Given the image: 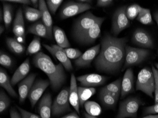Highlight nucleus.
Returning <instances> with one entry per match:
<instances>
[{
    "instance_id": "20",
    "label": "nucleus",
    "mask_w": 158,
    "mask_h": 118,
    "mask_svg": "<svg viewBox=\"0 0 158 118\" xmlns=\"http://www.w3.org/2000/svg\"><path fill=\"white\" fill-rule=\"evenodd\" d=\"M69 101L70 104L75 109V111L80 114V103L78 87L76 82V78L74 74H72L69 90Z\"/></svg>"
},
{
    "instance_id": "43",
    "label": "nucleus",
    "mask_w": 158,
    "mask_h": 118,
    "mask_svg": "<svg viewBox=\"0 0 158 118\" xmlns=\"http://www.w3.org/2000/svg\"><path fill=\"white\" fill-rule=\"evenodd\" d=\"M112 0H98L97 2V6L100 7H107L113 3Z\"/></svg>"
},
{
    "instance_id": "39",
    "label": "nucleus",
    "mask_w": 158,
    "mask_h": 118,
    "mask_svg": "<svg viewBox=\"0 0 158 118\" xmlns=\"http://www.w3.org/2000/svg\"><path fill=\"white\" fill-rule=\"evenodd\" d=\"M0 64L6 68H10L12 65V59L8 55L1 51Z\"/></svg>"
},
{
    "instance_id": "24",
    "label": "nucleus",
    "mask_w": 158,
    "mask_h": 118,
    "mask_svg": "<svg viewBox=\"0 0 158 118\" xmlns=\"http://www.w3.org/2000/svg\"><path fill=\"white\" fill-rule=\"evenodd\" d=\"M0 85L5 89L10 96L14 98H17L18 95L13 89L9 77L6 71L1 68L0 70Z\"/></svg>"
},
{
    "instance_id": "30",
    "label": "nucleus",
    "mask_w": 158,
    "mask_h": 118,
    "mask_svg": "<svg viewBox=\"0 0 158 118\" xmlns=\"http://www.w3.org/2000/svg\"><path fill=\"white\" fill-rule=\"evenodd\" d=\"M136 19L141 23L145 25L153 24V20L150 10L142 8V7L140 8L139 14Z\"/></svg>"
},
{
    "instance_id": "23",
    "label": "nucleus",
    "mask_w": 158,
    "mask_h": 118,
    "mask_svg": "<svg viewBox=\"0 0 158 118\" xmlns=\"http://www.w3.org/2000/svg\"><path fill=\"white\" fill-rule=\"evenodd\" d=\"M53 32L54 38L58 46L63 49L70 47V43L65 32L62 28L55 26L53 28Z\"/></svg>"
},
{
    "instance_id": "28",
    "label": "nucleus",
    "mask_w": 158,
    "mask_h": 118,
    "mask_svg": "<svg viewBox=\"0 0 158 118\" xmlns=\"http://www.w3.org/2000/svg\"><path fill=\"white\" fill-rule=\"evenodd\" d=\"M6 42L9 49L16 55L23 54L25 50L24 46L14 38H7Z\"/></svg>"
},
{
    "instance_id": "38",
    "label": "nucleus",
    "mask_w": 158,
    "mask_h": 118,
    "mask_svg": "<svg viewBox=\"0 0 158 118\" xmlns=\"http://www.w3.org/2000/svg\"><path fill=\"white\" fill-rule=\"evenodd\" d=\"M64 50L68 58L70 59H77L82 55L81 51L77 49L68 48Z\"/></svg>"
},
{
    "instance_id": "3",
    "label": "nucleus",
    "mask_w": 158,
    "mask_h": 118,
    "mask_svg": "<svg viewBox=\"0 0 158 118\" xmlns=\"http://www.w3.org/2000/svg\"><path fill=\"white\" fill-rule=\"evenodd\" d=\"M155 88V79L152 69L148 67L142 69L137 76L136 90L141 91L153 98Z\"/></svg>"
},
{
    "instance_id": "51",
    "label": "nucleus",
    "mask_w": 158,
    "mask_h": 118,
    "mask_svg": "<svg viewBox=\"0 0 158 118\" xmlns=\"http://www.w3.org/2000/svg\"><path fill=\"white\" fill-rule=\"evenodd\" d=\"M79 2H82V3H88L89 4L90 3L92 2V1H88V0H80L78 1Z\"/></svg>"
},
{
    "instance_id": "50",
    "label": "nucleus",
    "mask_w": 158,
    "mask_h": 118,
    "mask_svg": "<svg viewBox=\"0 0 158 118\" xmlns=\"http://www.w3.org/2000/svg\"><path fill=\"white\" fill-rule=\"evenodd\" d=\"M84 116L85 118H98L97 117H95V116H91V115H89L86 112H84Z\"/></svg>"
},
{
    "instance_id": "35",
    "label": "nucleus",
    "mask_w": 158,
    "mask_h": 118,
    "mask_svg": "<svg viewBox=\"0 0 158 118\" xmlns=\"http://www.w3.org/2000/svg\"><path fill=\"white\" fill-rule=\"evenodd\" d=\"M141 6L137 4H132L127 7L126 14L129 20H134L137 18Z\"/></svg>"
},
{
    "instance_id": "26",
    "label": "nucleus",
    "mask_w": 158,
    "mask_h": 118,
    "mask_svg": "<svg viewBox=\"0 0 158 118\" xmlns=\"http://www.w3.org/2000/svg\"><path fill=\"white\" fill-rule=\"evenodd\" d=\"M27 33L32 34L40 37L48 39L47 28L42 21H38L28 27Z\"/></svg>"
},
{
    "instance_id": "15",
    "label": "nucleus",
    "mask_w": 158,
    "mask_h": 118,
    "mask_svg": "<svg viewBox=\"0 0 158 118\" xmlns=\"http://www.w3.org/2000/svg\"><path fill=\"white\" fill-rule=\"evenodd\" d=\"M100 44L97 45L87 50L74 62L76 67L83 68L89 66L94 59L100 52Z\"/></svg>"
},
{
    "instance_id": "42",
    "label": "nucleus",
    "mask_w": 158,
    "mask_h": 118,
    "mask_svg": "<svg viewBox=\"0 0 158 118\" xmlns=\"http://www.w3.org/2000/svg\"><path fill=\"white\" fill-rule=\"evenodd\" d=\"M158 113V103L152 106H148L144 109V114L150 115Z\"/></svg>"
},
{
    "instance_id": "7",
    "label": "nucleus",
    "mask_w": 158,
    "mask_h": 118,
    "mask_svg": "<svg viewBox=\"0 0 158 118\" xmlns=\"http://www.w3.org/2000/svg\"><path fill=\"white\" fill-rule=\"evenodd\" d=\"M70 88L62 89L53 102L51 114L53 116H59L71 111L69 101Z\"/></svg>"
},
{
    "instance_id": "19",
    "label": "nucleus",
    "mask_w": 158,
    "mask_h": 118,
    "mask_svg": "<svg viewBox=\"0 0 158 118\" xmlns=\"http://www.w3.org/2000/svg\"><path fill=\"white\" fill-rule=\"evenodd\" d=\"M39 2H40V4H39V8L41 12L42 21L47 28L48 39H53V35H52L53 20L51 18V15L50 14L49 11L48 10L46 2L44 0H40Z\"/></svg>"
},
{
    "instance_id": "55",
    "label": "nucleus",
    "mask_w": 158,
    "mask_h": 118,
    "mask_svg": "<svg viewBox=\"0 0 158 118\" xmlns=\"http://www.w3.org/2000/svg\"></svg>"
},
{
    "instance_id": "37",
    "label": "nucleus",
    "mask_w": 158,
    "mask_h": 118,
    "mask_svg": "<svg viewBox=\"0 0 158 118\" xmlns=\"http://www.w3.org/2000/svg\"><path fill=\"white\" fill-rule=\"evenodd\" d=\"M63 2V0H48L46 3L50 11L52 14H55Z\"/></svg>"
},
{
    "instance_id": "31",
    "label": "nucleus",
    "mask_w": 158,
    "mask_h": 118,
    "mask_svg": "<svg viewBox=\"0 0 158 118\" xmlns=\"http://www.w3.org/2000/svg\"><path fill=\"white\" fill-rule=\"evenodd\" d=\"M3 20L5 27L6 29H8L11 24L13 17V7L12 5L3 2Z\"/></svg>"
},
{
    "instance_id": "34",
    "label": "nucleus",
    "mask_w": 158,
    "mask_h": 118,
    "mask_svg": "<svg viewBox=\"0 0 158 118\" xmlns=\"http://www.w3.org/2000/svg\"><path fill=\"white\" fill-rule=\"evenodd\" d=\"M41 48V46L40 39L39 38V36H36L28 46L27 50V55H36L40 52Z\"/></svg>"
},
{
    "instance_id": "33",
    "label": "nucleus",
    "mask_w": 158,
    "mask_h": 118,
    "mask_svg": "<svg viewBox=\"0 0 158 118\" xmlns=\"http://www.w3.org/2000/svg\"><path fill=\"white\" fill-rule=\"evenodd\" d=\"M122 80V79L121 78H119L114 82L110 83L109 85L105 86L102 88L101 90L120 96L121 92Z\"/></svg>"
},
{
    "instance_id": "11",
    "label": "nucleus",
    "mask_w": 158,
    "mask_h": 118,
    "mask_svg": "<svg viewBox=\"0 0 158 118\" xmlns=\"http://www.w3.org/2000/svg\"><path fill=\"white\" fill-rule=\"evenodd\" d=\"M132 41L134 44L144 48L153 49L154 43L152 36L142 28L136 29L132 36Z\"/></svg>"
},
{
    "instance_id": "47",
    "label": "nucleus",
    "mask_w": 158,
    "mask_h": 118,
    "mask_svg": "<svg viewBox=\"0 0 158 118\" xmlns=\"http://www.w3.org/2000/svg\"><path fill=\"white\" fill-rule=\"evenodd\" d=\"M31 5H32L35 8H38L39 7V4H40V2L37 0H32L31 1Z\"/></svg>"
},
{
    "instance_id": "2",
    "label": "nucleus",
    "mask_w": 158,
    "mask_h": 118,
    "mask_svg": "<svg viewBox=\"0 0 158 118\" xmlns=\"http://www.w3.org/2000/svg\"><path fill=\"white\" fill-rule=\"evenodd\" d=\"M32 62L35 67L47 74L54 90H58L65 82V71L61 63L55 64L50 57L41 51L35 55Z\"/></svg>"
},
{
    "instance_id": "4",
    "label": "nucleus",
    "mask_w": 158,
    "mask_h": 118,
    "mask_svg": "<svg viewBox=\"0 0 158 118\" xmlns=\"http://www.w3.org/2000/svg\"><path fill=\"white\" fill-rule=\"evenodd\" d=\"M149 55L150 51L148 50L126 46L125 63L122 71L141 63L146 60Z\"/></svg>"
},
{
    "instance_id": "10",
    "label": "nucleus",
    "mask_w": 158,
    "mask_h": 118,
    "mask_svg": "<svg viewBox=\"0 0 158 118\" xmlns=\"http://www.w3.org/2000/svg\"><path fill=\"white\" fill-rule=\"evenodd\" d=\"M104 17L100 18V19L92 27L85 31L75 39L82 45H89L94 43L99 38L101 32V26L105 20Z\"/></svg>"
},
{
    "instance_id": "22",
    "label": "nucleus",
    "mask_w": 158,
    "mask_h": 118,
    "mask_svg": "<svg viewBox=\"0 0 158 118\" xmlns=\"http://www.w3.org/2000/svg\"><path fill=\"white\" fill-rule=\"evenodd\" d=\"M30 69H31V65H30V60L29 59L27 58L19 66L15 72L13 74V76L10 80L12 86H15L20 81L23 79L30 72Z\"/></svg>"
},
{
    "instance_id": "16",
    "label": "nucleus",
    "mask_w": 158,
    "mask_h": 118,
    "mask_svg": "<svg viewBox=\"0 0 158 118\" xmlns=\"http://www.w3.org/2000/svg\"><path fill=\"white\" fill-rule=\"evenodd\" d=\"M77 80L80 82L82 87H97L105 83L107 78L98 74H88L77 78Z\"/></svg>"
},
{
    "instance_id": "5",
    "label": "nucleus",
    "mask_w": 158,
    "mask_h": 118,
    "mask_svg": "<svg viewBox=\"0 0 158 118\" xmlns=\"http://www.w3.org/2000/svg\"><path fill=\"white\" fill-rule=\"evenodd\" d=\"M143 102L137 97H130L122 101L116 118H136L139 107Z\"/></svg>"
},
{
    "instance_id": "49",
    "label": "nucleus",
    "mask_w": 158,
    "mask_h": 118,
    "mask_svg": "<svg viewBox=\"0 0 158 118\" xmlns=\"http://www.w3.org/2000/svg\"><path fill=\"white\" fill-rule=\"evenodd\" d=\"M153 17H154V19H155L158 26V11L153 13Z\"/></svg>"
},
{
    "instance_id": "6",
    "label": "nucleus",
    "mask_w": 158,
    "mask_h": 118,
    "mask_svg": "<svg viewBox=\"0 0 158 118\" xmlns=\"http://www.w3.org/2000/svg\"><path fill=\"white\" fill-rule=\"evenodd\" d=\"M100 18L96 16L91 12H87L77 18L73 27V34L75 39L92 27Z\"/></svg>"
},
{
    "instance_id": "29",
    "label": "nucleus",
    "mask_w": 158,
    "mask_h": 118,
    "mask_svg": "<svg viewBox=\"0 0 158 118\" xmlns=\"http://www.w3.org/2000/svg\"><path fill=\"white\" fill-rule=\"evenodd\" d=\"M23 10L25 17L30 22L37 21L42 17L41 12L40 10L24 5Z\"/></svg>"
},
{
    "instance_id": "21",
    "label": "nucleus",
    "mask_w": 158,
    "mask_h": 118,
    "mask_svg": "<svg viewBox=\"0 0 158 118\" xmlns=\"http://www.w3.org/2000/svg\"><path fill=\"white\" fill-rule=\"evenodd\" d=\"M52 97L48 93L43 96L40 102L39 112L41 118H51L52 111Z\"/></svg>"
},
{
    "instance_id": "8",
    "label": "nucleus",
    "mask_w": 158,
    "mask_h": 118,
    "mask_svg": "<svg viewBox=\"0 0 158 118\" xmlns=\"http://www.w3.org/2000/svg\"><path fill=\"white\" fill-rule=\"evenodd\" d=\"M127 7V6L120 7L114 14L111 31L114 36H118L122 31L130 26V20L126 14Z\"/></svg>"
},
{
    "instance_id": "32",
    "label": "nucleus",
    "mask_w": 158,
    "mask_h": 118,
    "mask_svg": "<svg viewBox=\"0 0 158 118\" xmlns=\"http://www.w3.org/2000/svg\"><path fill=\"white\" fill-rule=\"evenodd\" d=\"M84 106L87 113L91 116L96 117L102 113V108L96 102L93 101H87L84 104Z\"/></svg>"
},
{
    "instance_id": "46",
    "label": "nucleus",
    "mask_w": 158,
    "mask_h": 118,
    "mask_svg": "<svg viewBox=\"0 0 158 118\" xmlns=\"http://www.w3.org/2000/svg\"><path fill=\"white\" fill-rule=\"evenodd\" d=\"M60 118H80L78 114L76 113V112H71V113H69V114H67V115H65V116H63V117H61Z\"/></svg>"
},
{
    "instance_id": "27",
    "label": "nucleus",
    "mask_w": 158,
    "mask_h": 118,
    "mask_svg": "<svg viewBox=\"0 0 158 118\" xmlns=\"http://www.w3.org/2000/svg\"><path fill=\"white\" fill-rule=\"evenodd\" d=\"M78 90L79 103L81 107L84 105L85 102L88 101L93 95L95 94L96 91L94 88L87 87H78Z\"/></svg>"
},
{
    "instance_id": "14",
    "label": "nucleus",
    "mask_w": 158,
    "mask_h": 118,
    "mask_svg": "<svg viewBox=\"0 0 158 118\" xmlns=\"http://www.w3.org/2000/svg\"><path fill=\"white\" fill-rule=\"evenodd\" d=\"M43 46L46 49L51 53L54 56L56 57L57 59L63 65L64 68L67 71H71L73 69L72 64L71 63L70 59L66 55L64 51V49L58 45H53L51 46L46 44H43Z\"/></svg>"
},
{
    "instance_id": "12",
    "label": "nucleus",
    "mask_w": 158,
    "mask_h": 118,
    "mask_svg": "<svg viewBox=\"0 0 158 118\" xmlns=\"http://www.w3.org/2000/svg\"><path fill=\"white\" fill-rule=\"evenodd\" d=\"M50 84L49 80L43 79L38 80L34 83L28 95V98L32 108L40 100Z\"/></svg>"
},
{
    "instance_id": "18",
    "label": "nucleus",
    "mask_w": 158,
    "mask_h": 118,
    "mask_svg": "<svg viewBox=\"0 0 158 118\" xmlns=\"http://www.w3.org/2000/svg\"><path fill=\"white\" fill-rule=\"evenodd\" d=\"M134 76L131 68L126 70L123 79L122 80L121 98L124 99L127 95L134 91Z\"/></svg>"
},
{
    "instance_id": "25",
    "label": "nucleus",
    "mask_w": 158,
    "mask_h": 118,
    "mask_svg": "<svg viewBox=\"0 0 158 118\" xmlns=\"http://www.w3.org/2000/svg\"><path fill=\"white\" fill-rule=\"evenodd\" d=\"M120 96L100 90L99 98L100 101L104 106L107 107H114L117 104Z\"/></svg>"
},
{
    "instance_id": "36",
    "label": "nucleus",
    "mask_w": 158,
    "mask_h": 118,
    "mask_svg": "<svg viewBox=\"0 0 158 118\" xmlns=\"http://www.w3.org/2000/svg\"><path fill=\"white\" fill-rule=\"evenodd\" d=\"M10 100L4 91L0 92V112H4L10 105Z\"/></svg>"
},
{
    "instance_id": "45",
    "label": "nucleus",
    "mask_w": 158,
    "mask_h": 118,
    "mask_svg": "<svg viewBox=\"0 0 158 118\" xmlns=\"http://www.w3.org/2000/svg\"><path fill=\"white\" fill-rule=\"evenodd\" d=\"M10 118H22L21 115L19 113L15 108L12 107L10 111Z\"/></svg>"
},
{
    "instance_id": "9",
    "label": "nucleus",
    "mask_w": 158,
    "mask_h": 118,
    "mask_svg": "<svg viewBox=\"0 0 158 118\" xmlns=\"http://www.w3.org/2000/svg\"><path fill=\"white\" fill-rule=\"evenodd\" d=\"M91 8V5L88 3H82L79 2H69L65 3L62 7L59 15L61 19H66Z\"/></svg>"
},
{
    "instance_id": "41",
    "label": "nucleus",
    "mask_w": 158,
    "mask_h": 118,
    "mask_svg": "<svg viewBox=\"0 0 158 118\" xmlns=\"http://www.w3.org/2000/svg\"><path fill=\"white\" fill-rule=\"evenodd\" d=\"M17 109L19 111L22 118H41L39 115L29 112L18 106H17Z\"/></svg>"
},
{
    "instance_id": "13",
    "label": "nucleus",
    "mask_w": 158,
    "mask_h": 118,
    "mask_svg": "<svg viewBox=\"0 0 158 118\" xmlns=\"http://www.w3.org/2000/svg\"><path fill=\"white\" fill-rule=\"evenodd\" d=\"M12 31L15 35L14 39L20 43H24L25 42L24 20L21 8L19 9L17 11L15 18L14 19L13 24Z\"/></svg>"
},
{
    "instance_id": "17",
    "label": "nucleus",
    "mask_w": 158,
    "mask_h": 118,
    "mask_svg": "<svg viewBox=\"0 0 158 118\" xmlns=\"http://www.w3.org/2000/svg\"><path fill=\"white\" fill-rule=\"evenodd\" d=\"M35 77H36L35 74H31L26 78H25L19 84V102L20 104L24 103L27 96H28V93L30 92L33 85Z\"/></svg>"
},
{
    "instance_id": "54",
    "label": "nucleus",
    "mask_w": 158,
    "mask_h": 118,
    "mask_svg": "<svg viewBox=\"0 0 158 118\" xmlns=\"http://www.w3.org/2000/svg\"><path fill=\"white\" fill-rule=\"evenodd\" d=\"M155 67H156V68H157L158 71V63H156V64H155Z\"/></svg>"
},
{
    "instance_id": "44",
    "label": "nucleus",
    "mask_w": 158,
    "mask_h": 118,
    "mask_svg": "<svg viewBox=\"0 0 158 118\" xmlns=\"http://www.w3.org/2000/svg\"><path fill=\"white\" fill-rule=\"evenodd\" d=\"M6 2H13V3H20L24 5H31V1L28 0H7V1H3Z\"/></svg>"
},
{
    "instance_id": "1",
    "label": "nucleus",
    "mask_w": 158,
    "mask_h": 118,
    "mask_svg": "<svg viewBox=\"0 0 158 118\" xmlns=\"http://www.w3.org/2000/svg\"><path fill=\"white\" fill-rule=\"evenodd\" d=\"M127 38H117L110 34L101 41V50L95 61L97 71L108 74L118 72L125 63Z\"/></svg>"
},
{
    "instance_id": "40",
    "label": "nucleus",
    "mask_w": 158,
    "mask_h": 118,
    "mask_svg": "<svg viewBox=\"0 0 158 118\" xmlns=\"http://www.w3.org/2000/svg\"><path fill=\"white\" fill-rule=\"evenodd\" d=\"M152 69L154 74L155 79V88L154 92V104L158 103V71L154 67V66H152Z\"/></svg>"
},
{
    "instance_id": "53",
    "label": "nucleus",
    "mask_w": 158,
    "mask_h": 118,
    "mask_svg": "<svg viewBox=\"0 0 158 118\" xmlns=\"http://www.w3.org/2000/svg\"><path fill=\"white\" fill-rule=\"evenodd\" d=\"M2 12L1 10V11H0V20H1V22H2L3 19V17H2Z\"/></svg>"
},
{
    "instance_id": "52",
    "label": "nucleus",
    "mask_w": 158,
    "mask_h": 118,
    "mask_svg": "<svg viewBox=\"0 0 158 118\" xmlns=\"http://www.w3.org/2000/svg\"><path fill=\"white\" fill-rule=\"evenodd\" d=\"M4 27L3 26L1 25L0 26V34L2 35V34L4 32Z\"/></svg>"
},
{
    "instance_id": "48",
    "label": "nucleus",
    "mask_w": 158,
    "mask_h": 118,
    "mask_svg": "<svg viewBox=\"0 0 158 118\" xmlns=\"http://www.w3.org/2000/svg\"><path fill=\"white\" fill-rule=\"evenodd\" d=\"M143 118H158V114H150Z\"/></svg>"
}]
</instances>
